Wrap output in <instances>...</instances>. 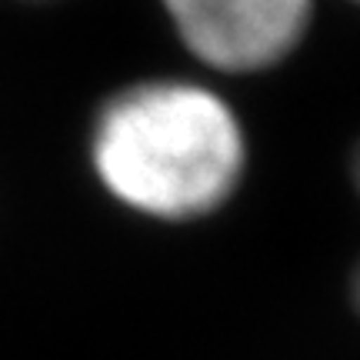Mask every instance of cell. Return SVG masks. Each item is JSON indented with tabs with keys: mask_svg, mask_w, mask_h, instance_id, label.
Masks as SVG:
<instances>
[{
	"mask_svg": "<svg viewBox=\"0 0 360 360\" xmlns=\"http://www.w3.org/2000/svg\"><path fill=\"white\" fill-rule=\"evenodd\" d=\"M354 174H357V184H360V150H357V160H354Z\"/></svg>",
	"mask_w": 360,
	"mask_h": 360,
	"instance_id": "obj_4",
	"label": "cell"
},
{
	"mask_svg": "<svg viewBox=\"0 0 360 360\" xmlns=\"http://www.w3.org/2000/svg\"><path fill=\"white\" fill-rule=\"evenodd\" d=\"M354 300H357V307H360V270H357V281H354Z\"/></svg>",
	"mask_w": 360,
	"mask_h": 360,
	"instance_id": "obj_3",
	"label": "cell"
},
{
	"mask_svg": "<svg viewBox=\"0 0 360 360\" xmlns=\"http://www.w3.org/2000/svg\"><path fill=\"white\" fill-rule=\"evenodd\" d=\"M180 40L217 70L281 64L304 37L310 0H164Z\"/></svg>",
	"mask_w": 360,
	"mask_h": 360,
	"instance_id": "obj_2",
	"label": "cell"
},
{
	"mask_svg": "<svg viewBox=\"0 0 360 360\" xmlns=\"http://www.w3.org/2000/svg\"><path fill=\"white\" fill-rule=\"evenodd\" d=\"M90 160L120 204L184 220L214 210L244 170V134L227 103L187 80H150L103 103Z\"/></svg>",
	"mask_w": 360,
	"mask_h": 360,
	"instance_id": "obj_1",
	"label": "cell"
}]
</instances>
